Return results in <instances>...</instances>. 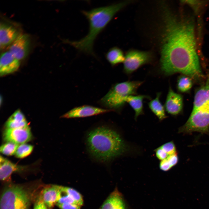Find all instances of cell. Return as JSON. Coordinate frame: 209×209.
<instances>
[{
    "instance_id": "6da1fadb",
    "label": "cell",
    "mask_w": 209,
    "mask_h": 209,
    "mask_svg": "<svg viewBox=\"0 0 209 209\" xmlns=\"http://www.w3.org/2000/svg\"><path fill=\"white\" fill-rule=\"evenodd\" d=\"M159 73L164 76L180 73L192 78L203 77L197 54L193 19L178 17L165 9Z\"/></svg>"
},
{
    "instance_id": "7a4b0ae2",
    "label": "cell",
    "mask_w": 209,
    "mask_h": 209,
    "mask_svg": "<svg viewBox=\"0 0 209 209\" xmlns=\"http://www.w3.org/2000/svg\"><path fill=\"white\" fill-rule=\"evenodd\" d=\"M86 141L91 155L103 162L122 155L129 149L120 134L106 126L99 127L90 131L87 135Z\"/></svg>"
},
{
    "instance_id": "3957f363",
    "label": "cell",
    "mask_w": 209,
    "mask_h": 209,
    "mask_svg": "<svg viewBox=\"0 0 209 209\" xmlns=\"http://www.w3.org/2000/svg\"><path fill=\"white\" fill-rule=\"evenodd\" d=\"M128 3V1H125L94 8L88 11L83 10L82 12L89 23V30L88 34L78 40H66L65 42L79 51L94 56L93 46L98 36L104 29L114 16Z\"/></svg>"
},
{
    "instance_id": "277c9868",
    "label": "cell",
    "mask_w": 209,
    "mask_h": 209,
    "mask_svg": "<svg viewBox=\"0 0 209 209\" xmlns=\"http://www.w3.org/2000/svg\"><path fill=\"white\" fill-rule=\"evenodd\" d=\"M143 83L136 81L116 83L100 100V102L108 109L119 112L126 104L127 98L136 94L138 89Z\"/></svg>"
},
{
    "instance_id": "5b68a950",
    "label": "cell",
    "mask_w": 209,
    "mask_h": 209,
    "mask_svg": "<svg viewBox=\"0 0 209 209\" xmlns=\"http://www.w3.org/2000/svg\"><path fill=\"white\" fill-rule=\"evenodd\" d=\"M32 190L21 185L7 186L1 196L0 209H29L33 197Z\"/></svg>"
},
{
    "instance_id": "8992f818",
    "label": "cell",
    "mask_w": 209,
    "mask_h": 209,
    "mask_svg": "<svg viewBox=\"0 0 209 209\" xmlns=\"http://www.w3.org/2000/svg\"><path fill=\"white\" fill-rule=\"evenodd\" d=\"M209 130V102L192 110L185 123L179 132L190 133L194 131L207 133Z\"/></svg>"
},
{
    "instance_id": "52a82bcc",
    "label": "cell",
    "mask_w": 209,
    "mask_h": 209,
    "mask_svg": "<svg viewBox=\"0 0 209 209\" xmlns=\"http://www.w3.org/2000/svg\"><path fill=\"white\" fill-rule=\"evenodd\" d=\"M152 59V55L150 52L130 51L125 56L124 71L127 75H130L142 65L150 62Z\"/></svg>"
},
{
    "instance_id": "ba28073f",
    "label": "cell",
    "mask_w": 209,
    "mask_h": 209,
    "mask_svg": "<svg viewBox=\"0 0 209 209\" xmlns=\"http://www.w3.org/2000/svg\"><path fill=\"white\" fill-rule=\"evenodd\" d=\"M3 137L6 142H10L19 145L30 141L32 135L28 126L21 128H6L3 132Z\"/></svg>"
},
{
    "instance_id": "9c48e42d",
    "label": "cell",
    "mask_w": 209,
    "mask_h": 209,
    "mask_svg": "<svg viewBox=\"0 0 209 209\" xmlns=\"http://www.w3.org/2000/svg\"><path fill=\"white\" fill-rule=\"evenodd\" d=\"M112 110L92 106L84 105L75 107L61 117L66 118H84L107 113Z\"/></svg>"
},
{
    "instance_id": "30bf717a",
    "label": "cell",
    "mask_w": 209,
    "mask_h": 209,
    "mask_svg": "<svg viewBox=\"0 0 209 209\" xmlns=\"http://www.w3.org/2000/svg\"><path fill=\"white\" fill-rule=\"evenodd\" d=\"M30 46L29 36L26 34L20 35L11 44L9 51L19 61L27 56Z\"/></svg>"
},
{
    "instance_id": "8fae6325",
    "label": "cell",
    "mask_w": 209,
    "mask_h": 209,
    "mask_svg": "<svg viewBox=\"0 0 209 209\" xmlns=\"http://www.w3.org/2000/svg\"><path fill=\"white\" fill-rule=\"evenodd\" d=\"M20 65L19 61L9 51L2 53L0 60V76H3L15 72L19 69Z\"/></svg>"
},
{
    "instance_id": "7c38bea8",
    "label": "cell",
    "mask_w": 209,
    "mask_h": 209,
    "mask_svg": "<svg viewBox=\"0 0 209 209\" xmlns=\"http://www.w3.org/2000/svg\"><path fill=\"white\" fill-rule=\"evenodd\" d=\"M165 111L168 113L176 115L181 111L183 107L181 96L170 87L164 105Z\"/></svg>"
},
{
    "instance_id": "4fadbf2b",
    "label": "cell",
    "mask_w": 209,
    "mask_h": 209,
    "mask_svg": "<svg viewBox=\"0 0 209 209\" xmlns=\"http://www.w3.org/2000/svg\"><path fill=\"white\" fill-rule=\"evenodd\" d=\"M61 187L57 185H52L42 190L40 197L48 209H51L57 203L62 193Z\"/></svg>"
},
{
    "instance_id": "5bb4252c",
    "label": "cell",
    "mask_w": 209,
    "mask_h": 209,
    "mask_svg": "<svg viewBox=\"0 0 209 209\" xmlns=\"http://www.w3.org/2000/svg\"><path fill=\"white\" fill-rule=\"evenodd\" d=\"M20 35L19 31L13 26L5 23H1V49H3L12 44Z\"/></svg>"
},
{
    "instance_id": "9a60e30c",
    "label": "cell",
    "mask_w": 209,
    "mask_h": 209,
    "mask_svg": "<svg viewBox=\"0 0 209 209\" xmlns=\"http://www.w3.org/2000/svg\"><path fill=\"white\" fill-rule=\"evenodd\" d=\"M26 168L17 165L0 156V178L2 181L9 180L13 173L21 171Z\"/></svg>"
},
{
    "instance_id": "2e32d148",
    "label": "cell",
    "mask_w": 209,
    "mask_h": 209,
    "mask_svg": "<svg viewBox=\"0 0 209 209\" xmlns=\"http://www.w3.org/2000/svg\"><path fill=\"white\" fill-rule=\"evenodd\" d=\"M100 209H126L120 193L116 189L107 198Z\"/></svg>"
},
{
    "instance_id": "e0dca14e",
    "label": "cell",
    "mask_w": 209,
    "mask_h": 209,
    "mask_svg": "<svg viewBox=\"0 0 209 209\" xmlns=\"http://www.w3.org/2000/svg\"><path fill=\"white\" fill-rule=\"evenodd\" d=\"M209 102V73L205 83L196 92L193 109H195Z\"/></svg>"
},
{
    "instance_id": "ac0fdd59",
    "label": "cell",
    "mask_w": 209,
    "mask_h": 209,
    "mask_svg": "<svg viewBox=\"0 0 209 209\" xmlns=\"http://www.w3.org/2000/svg\"><path fill=\"white\" fill-rule=\"evenodd\" d=\"M28 126L25 116L19 109L16 111L9 117L5 124V127L7 129L21 128Z\"/></svg>"
},
{
    "instance_id": "d6986e66",
    "label": "cell",
    "mask_w": 209,
    "mask_h": 209,
    "mask_svg": "<svg viewBox=\"0 0 209 209\" xmlns=\"http://www.w3.org/2000/svg\"><path fill=\"white\" fill-rule=\"evenodd\" d=\"M150 97L147 95H132L128 96L126 100V103H128L135 112L134 119L136 120L138 117L143 114V100L145 98Z\"/></svg>"
},
{
    "instance_id": "ffe728a7",
    "label": "cell",
    "mask_w": 209,
    "mask_h": 209,
    "mask_svg": "<svg viewBox=\"0 0 209 209\" xmlns=\"http://www.w3.org/2000/svg\"><path fill=\"white\" fill-rule=\"evenodd\" d=\"M161 95V93H157L156 98L148 103L149 108L160 121H162L167 118L164 106L162 105L160 100Z\"/></svg>"
},
{
    "instance_id": "44dd1931",
    "label": "cell",
    "mask_w": 209,
    "mask_h": 209,
    "mask_svg": "<svg viewBox=\"0 0 209 209\" xmlns=\"http://www.w3.org/2000/svg\"><path fill=\"white\" fill-rule=\"evenodd\" d=\"M105 56L107 60L113 66L123 63L125 60V56L122 51L116 47L109 49Z\"/></svg>"
},
{
    "instance_id": "7402d4cb",
    "label": "cell",
    "mask_w": 209,
    "mask_h": 209,
    "mask_svg": "<svg viewBox=\"0 0 209 209\" xmlns=\"http://www.w3.org/2000/svg\"><path fill=\"white\" fill-rule=\"evenodd\" d=\"M62 192L68 195L71 197L78 205L82 206L83 203L82 197L81 194L73 188L62 186Z\"/></svg>"
},
{
    "instance_id": "603a6c76",
    "label": "cell",
    "mask_w": 209,
    "mask_h": 209,
    "mask_svg": "<svg viewBox=\"0 0 209 209\" xmlns=\"http://www.w3.org/2000/svg\"><path fill=\"white\" fill-rule=\"evenodd\" d=\"M192 82L190 77L186 76H181L178 79L177 88L178 90L181 92L189 91L192 87Z\"/></svg>"
},
{
    "instance_id": "cb8c5ba5",
    "label": "cell",
    "mask_w": 209,
    "mask_h": 209,
    "mask_svg": "<svg viewBox=\"0 0 209 209\" xmlns=\"http://www.w3.org/2000/svg\"><path fill=\"white\" fill-rule=\"evenodd\" d=\"M33 147L26 143L19 145L15 154L17 158H22L29 155L32 152Z\"/></svg>"
},
{
    "instance_id": "d4e9b609",
    "label": "cell",
    "mask_w": 209,
    "mask_h": 209,
    "mask_svg": "<svg viewBox=\"0 0 209 209\" xmlns=\"http://www.w3.org/2000/svg\"><path fill=\"white\" fill-rule=\"evenodd\" d=\"M19 145L10 142H7L1 146L0 152L2 154L8 156L15 154Z\"/></svg>"
},
{
    "instance_id": "484cf974",
    "label": "cell",
    "mask_w": 209,
    "mask_h": 209,
    "mask_svg": "<svg viewBox=\"0 0 209 209\" xmlns=\"http://www.w3.org/2000/svg\"><path fill=\"white\" fill-rule=\"evenodd\" d=\"M160 147L168 156L177 153L175 146L172 141L167 142Z\"/></svg>"
},
{
    "instance_id": "4316f807",
    "label": "cell",
    "mask_w": 209,
    "mask_h": 209,
    "mask_svg": "<svg viewBox=\"0 0 209 209\" xmlns=\"http://www.w3.org/2000/svg\"><path fill=\"white\" fill-rule=\"evenodd\" d=\"M62 192L65 195H62L61 194V196L57 203L62 204H78L76 202L69 196L63 192Z\"/></svg>"
},
{
    "instance_id": "83f0119b",
    "label": "cell",
    "mask_w": 209,
    "mask_h": 209,
    "mask_svg": "<svg viewBox=\"0 0 209 209\" xmlns=\"http://www.w3.org/2000/svg\"><path fill=\"white\" fill-rule=\"evenodd\" d=\"M154 151L156 157L161 161L165 159L169 156L160 147L156 149Z\"/></svg>"
},
{
    "instance_id": "f1b7e54d",
    "label": "cell",
    "mask_w": 209,
    "mask_h": 209,
    "mask_svg": "<svg viewBox=\"0 0 209 209\" xmlns=\"http://www.w3.org/2000/svg\"><path fill=\"white\" fill-rule=\"evenodd\" d=\"M56 204L60 209H80L81 206L75 204L57 203Z\"/></svg>"
},
{
    "instance_id": "f546056e",
    "label": "cell",
    "mask_w": 209,
    "mask_h": 209,
    "mask_svg": "<svg viewBox=\"0 0 209 209\" xmlns=\"http://www.w3.org/2000/svg\"><path fill=\"white\" fill-rule=\"evenodd\" d=\"M166 159L172 167L177 164L179 160L177 153L169 156Z\"/></svg>"
},
{
    "instance_id": "4dcf8cb0",
    "label": "cell",
    "mask_w": 209,
    "mask_h": 209,
    "mask_svg": "<svg viewBox=\"0 0 209 209\" xmlns=\"http://www.w3.org/2000/svg\"><path fill=\"white\" fill-rule=\"evenodd\" d=\"M159 167L161 170L163 171H168L172 168L166 158L160 161Z\"/></svg>"
},
{
    "instance_id": "1f68e13d",
    "label": "cell",
    "mask_w": 209,
    "mask_h": 209,
    "mask_svg": "<svg viewBox=\"0 0 209 209\" xmlns=\"http://www.w3.org/2000/svg\"><path fill=\"white\" fill-rule=\"evenodd\" d=\"M34 209H48V208L40 197L35 203Z\"/></svg>"
}]
</instances>
